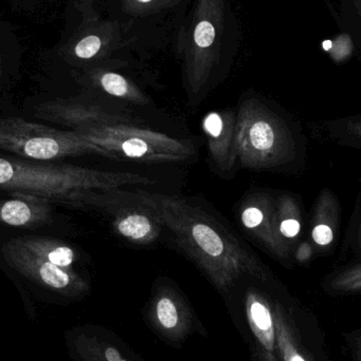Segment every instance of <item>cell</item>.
<instances>
[{
  "label": "cell",
  "instance_id": "obj_1",
  "mask_svg": "<svg viewBox=\"0 0 361 361\" xmlns=\"http://www.w3.org/2000/svg\"><path fill=\"white\" fill-rule=\"evenodd\" d=\"M127 195L150 210L175 235L180 248L206 271L226 278L258 267L250 250L202 208L164 193L137 190Z\"/></svg>",
  "mask_w": 361,
  "mask_h": 361
},
{
  "label": "cell",
  "instance_id": "obj_2",
  "mask_svg": "<svg viewBox=\"0 0 361 361\" xmlns=\"http://www.w3.org/2000/svg\"><path fill=\"white\" fill-rule=\"evenodd\" d=\"M150 183L154 180L137 173L97 171L0 154V190L52 204L82 205L92 191Z\"/></svg>",
  "mask_w": 361,
  "mask_h": 361
},
{
  "label": "cell",
  "instance_id": "obj_3",
  "mask_svg": "<svg viewBox=\"0 0 361 361\" xmlns=\"http://www.w3.org/2000/svg\"><path fill=\"white\" fill-rule=\"evenodd\" d=\"M239 46V23L231 0H195L177 42L189 97L206 92Z\"/></svg>",
  "mask_w": 361,
  "mask_h": 361
},
{
  "label": "cell",
  "instance_id": "obj_4",
  "mask_svg": "<svg viewBox=\"0 0 361 361\" xmlns=\"http://www.w3.org/2000/svg\"><path fill=\"white\" fill-rule=\"evenodd\" d=\"M237 159L244 169H269L294 156V141L286 124L255 97L245 99L235 114Z\"/></svg>",
  "mask_w": 361,
  "mask_h": 361
},
{
  "label": "cell",
  "instance_id": "obj_5",
  "mask_svg": "<svg viewBox=\"0 0 361 361\" xmlns=\"http://www.w3.org/2000/svg\"><path fill=\"white\" fill-rule=\"evenodd\" d=\"M0 152L39 162L95 154L103 150L73 130H61L20 118H0Z\"/></svg>",
  "mask_w": 361,
  "mask_h": 361
},
{
  "label": "cell",
  "instance_id": "obj_6",
  "mask_svg": "<svg viewBox=\"0 0 361 361\" xmlns=\"http://www.w3.org/2000/svg\"><path fill=\"white\" fill-rule=\"evenodd\" d=\"M76 133L99 146L106 158L177 163L195 154V148L187 142L133 125H104Z\"/></svg>",
  "mask_w": 361,
  "mask_h": 361
},
{
  "label": "cell",
  "instance_id": "obj_7",
  "mask_svg": "<svg viewBox=\"0 0 361 361\" xmlns=\"http://www.w3.org/2000/svg\"><path fill=\"white\" fill-rule=\"evenodd\" d=\"M34 116L48 122L63 125L73 131L104 125H141L123 110L78 99H56L40 104L36 107Z\"/></svg>",
  "mask_w": 361,
  "mask_h": 361
},
{
  "label": "cell",
  "instance_id": "obj_8",
  "mask_svg": "<svg viewBox=\"0 0 361 361\" xmlns=\"http://www.w3.org/2000/svg\"><path fill=\"white\" fill-rule=\"evenodd\" d=\"M242 226L271 254L286 257L288 245L277 228V206L267 195L258 193L244 200L240 208Z\"/></svg>",
  "mask_w": 361,
  "mask_h": 361
},
{
  "label": "cell",
  "instance_id": "obj_9",
  "mask_svg": "<svg viewBox=\"0 0 361 361\" xmlns=\"http://www.w3.org/2000/svg\"><path fill=\"white\" fill-rule=\"evenodd\" d=\"M210 159L222 175L233 173L237 159L235 149V114L233 111H212L202 122Z\"/></svg>",
  "mask_w": 361,
  "mask_h": 361
},
{
  "label": "cell",
  "instance_id": "obj_10",
  "mask_svg": "<svg viewBox=\"0 0 361 361\" xmlns=\"http://www.w3.org/2000/svg\"><path fill=\"white\" fill-rule=\"evenodd\" d=\"M87 30L71 48L72 56L80 61L101 63L110 59L116 51L126 46L122 25L118 20L91 21Z\"/></svg>",
  "mask_w": 361,
  "mask_h": 361
},
{
  "label": "cell",
  "instance_id": "obj_11",
  "mask_svg": "<svg viewBox=\"0 0 361 361\" xmlns=\"http://www.w3.org/2000/svg\"><path fill=\"white\" fill-rule=\"evenodd\" d=\"M0 197V226L37 229L52 224V203L38 197L12 195Z\"/></svg>",
  "mask_w": 361,
  "mask_h": 361
},
{
  "label": "cell",
  "instance_id": "obj_12",
  "mask_svg": "<svg viewBox=\"0 0 361 361\" xmlns=\"http://www.w3.org/2000/svg\"><path fill=\"white\" fill-rule=\"evenodd\" d=\"M1 252L6 260L15 265L17 269L37 276L44 284L57 290L70 286L72 277L67 269L57 267L23 247L16 238L8 240L4 244Z\"/></svg>",
  "mask_w": 361,
  "mask_h": 361
},
{
  "label": "cell",
  "instance_id": "obj_13",
  "mask_svg": "<svg viewBox=\"0 0 361 361\" xmlns=\"http://www.w3.org/2000/svg\"><path fill=\"white\" fill-rule=\"evenodd\" d=\"M116 233L137 244H149L156 241L161 233L160 221L147 208L125 209L116 214L114 220Z\"/></svg>",
  "mask_w": 361,
  "mask_h": 361
},
{
  "label": "cell",
  "instance_id": "obj_14",
  "mask_svg": "<svg viewBox=\"0 0 361 361\" xmlns=\"http://www.w3.org/2000/svg\"><path fill=\"white\" fill-rule=\"evenodd\" d=\"M88 82L97 90L114 99L128 102L135 105L145 106L149 103L143 91L130 80L114 70L105 67H94L87 74Z\"/></svg>",
  "mask_w": 361,
  "mask_h": 361
},
{
  "label": "cell",
  "instance_id": "obj_15",
  "mask_svg": "<svg viewBox=\"0 0 361 361\" xmlns=\"http://www.w3.org/2000/svg\"><path fill=\"white\" fill-rule=\"evenodd\" d=\"M16 240L32 254L57 267L67 269L75 261V250L61 240L33 235L16 237Z\"/></svg>",
  "mask_w": 361,
  "mask_h": 361
},
{
  "label": "cell",
  "instance_id": "obj_16",
  "mask_svg": "<svg viewBox=\"0 0 361 361\" xmlns=\"http://www.w3.org/2000/svg\"><path fill=\"white\" fill-rule=\"evenodd\" d=\"M121 11L131 19H143L171 12L183 0H120Z\"/></svg>",
  "mask_w": 361,
  "mask_h": 361
},
{
  "label": "cell",
  "instance_id": "obj_17",
  "mask_svg": "<svg viewBox=\"0 0 361 361\" xmlns=\"http://www.w3.org/2000/svg\"><path fill=\"white\" fill-rule=\"evenodd\" d=\"M338 23L361 53V0H339Z\"/></svg>",
  "mask_w": 361,
  "mask_h": 361
},
{
  "label": "cell",
  "instance_id": "obj_18",
  "mask_svg": "<svg viewBox=\"0 0 361 361\" xmlns=\"http://www.w3.org/2000/svg\"><path fill=\"white\" fill-rule=\"evenodd\" d=\"M296 214L294 201L288 197H282L277 206V228L284 242L286 239H295L300 233L301 223L297 216H294Z\"/></svg>",
  "mask_w": 361,
  "mask_h": 361
},
{
  "label": "cell",
  "instance_id": "obj_19",
  "mask_svg": "<svg viewBox=\"0 0 361 361\" xmlns=\"http://www.w3.org/2000/svg\"><path fill=\"white\" fill-rule=\"evenodd\" d=\"M329 288L336 293L361 292V264L335 276L331 280Z\"/></svg>",
  "mask_w": 361,
  "mask_h": 361
},
{
  "label": "cell",
  "instance_id": "obj_20",
  "mask_svg": "<svg viewBox=\"0 0 361 361\" xmlns=\"http://www.w3.org/2000/svg\"><path fill=\"white\" fill-rule=\"evenodd\" d=\"M158 317L167 329H173L178 324V312L175 303L169 298H162L158 303Z\"/></svg>",
  "mask_w": 361,
  "mask_h": 361
},
{
  "label": "cell",
  "instance_id": "obj_21",
  "mask_svg": "<svg viewBox=\"0 0 361 361\" xmlns=\"http://www.w3.org/2000/svg\"><path fill=\"white\" fill-rule=\"evenodd\" d=\"M250 314L255 324L263 332H271L273 329V320L269 309L259 301H254L250 307Z\"/></svg>",
  "mask_w": 361,
  "mask_h": 361
},
{
  "label": "cell",
  "instance_id": "obj_22",
  "mask_svg": "<svg viewBox=\"0 0 361 361\" xmlns=\"http://www.w3.org/2000/svg\"><path fill=\"white\" fill-rule=\"evenodd\" d=\"M312 237L314 242L320 246H326L332 243L334 239V233L331 226L326 224H318L312 231Z\"/></svg>",
  "mask_w": 361,
  "mask_h": 361
},
{
  "label": "cell",
  "instance_id": "obj_23",
  "mask_svg": "<svg viewBox=\"0 0 361 361\" xmlns=\"http://www.w3.org/2000/svg\"><path fill=\"white\" fill-rule=\"evenodd\" d=\"M95 0H82L80 4V12L84 18V23H89V21H94L99 19L97 11L94 8Z\"/></svg>",
  "mask_w": 361,
  "mask_h": 361
},
{
  "label": "cell",
  "instance_id": "obj_24",
  "mask_svg": "<svg viewBox=\"0 0 361 361\" xmlns=\"http://www.w3.org/2000/svg\"><path fill=\"white\" fill-rule=\"evenodd\" d=\"M351 343L356 356L361 358V333L354 334V336L351 337Z\"/></svg>",
  "mask_w": 361,
  "mask_h": 361
},
{
  "label": "cell",
  "instance_id": "obj_25",
  "mask_svg": "<svg viewBox=\"0 0 361 361\" xmlns=\"http://www.w3.org/2000/svg\"><path fill=\"white\" fill-rule=\"evenodd\" d=\"M106 358H107L109 361H121L122 360V357H121L120 353L116 351L114 348H109V349L106 351Z\"/></svg>",
  "mask_w": 361,
  "mask_h": 361
},
{
  "label": "cell",
  "instance_id": "obj_26",
  "mask_svg": "<svg viewBox=\"0 0 361 361\" xmlns=\"http://www.w3.org/2000/svg\"><path fill=\"white\" fill-rule=\"evenodd\" d=\"M357 243H358V247H360V250H361V224H360V228H358Z\"/></svg>",
  "mask_w": 361,
  "mask_h": 361
},
{
  "label": "cell",
  "instance_id": "obj_27",
  "mask_svg": "<svg viewBox=\"0 0 361 361\" xmlns=\"http://www.w3.org/2000/svg\"><path fill=\"white\" fill-rule=\"evenodd\" d=\"M358 133H360V135H361V126L358 127Z\"/></svg>",
  "mask_w": 361,
  "mask_h": 361
},
{
  "label": "cell",
  "instance_id": "obj_28",
  "mask_svg": "<svg viewBox=\"0 0 361 361\" xmlns=\"http://www.w3.org/2000/svg\"><path fill=\"white\" fill-rule=\"evenodd\" d=\"M356 357H357V356H356ZM357 361H361V358L357 357Z\"/></svg>",
  "mask_w": 361,
  "mask_h": 361
},
{
  "label": "cell",
  "instance_id": "obj_29",
  "mask_svg": "<svg viewBox=\"0 0 361 361\" xmlns=\"http://www.w3.org/2000/svg\"><path fill=\"white\" fill-rule=\"evenodd\" d=\"M121 361H126V360H121Z\"/></svg>",
  "mask_w": 361,
  "mask_h": 361
}]
</instances>
